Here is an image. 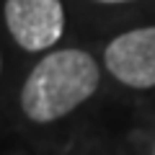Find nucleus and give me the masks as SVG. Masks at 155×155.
<instances>
[{"label":"nucleus","mask_w":155,"mask_h":155,"mask_svg":"<svg viewBox=\"0 0 155 155\" xmlns=\"http://www.w3.org/2000/svg\"><path fill=\"white\" fill-rule=\"evenodd\" d=\"M98 65L88 52H52L26 78L21 91V109L31 122H54L88 101L98 88Z\"/></svg>","instance_id":"nucleus-1"},{"label":"nucleus","mask_w":155,"mask_h":155,"mask_svg":"<svg viewBox=\"0 0 155 155\" xmlns=\"http://www.w3.org/2000/svg\"><path fill=\"white\" fill-rule=\"evenodd\" d=\"M5 23L26 52H44L65 31L60 0H5Z\"/></svg>","instance_id":"nucleus-2"},{"label":"nucleus","mask_w":155,"mask_h":155,"mask_svg":"<svg viewBox=\"0 0 155 155\" xmlns=\"http://www.w3.org/2000/svg\"><path fill=\"white\" fill-rule=\"evenodd\" d=\"M106 67L124 85L153 88L155 85V26L134 28L116 36L106 47Z\"/></svg>","instance_id":"nucleus-3"},{"label":"nucleus","mask_w":155,"mask_h":155,"mask_svg":"<svg viewBox=\"0 0 155 155\" xmlns=\"http://www.w3.org/2000/svg\"><path fill=\"white\" fill-rule=\"evenodd\" d=\"M101 3H124V0H101Z\"/></svg>","instance_id":"nucleus-4"}]
</instances>
